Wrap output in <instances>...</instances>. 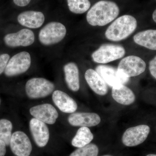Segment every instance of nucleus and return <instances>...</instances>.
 Listing matches in <instances>:
<instances>
[{"label": "nucleus", "instance_id": "nucleus-27", "mask_svg": "<svg viewBox=\"0 0 156 156\" xmlns=\"http://www.w3.org/2000/svg\"><path fill=\"white\" fill-rule=\"evenodd\" d=\"M31 0H13L16 5L19 7H25L30 3Z\"/></svg>", "mask_w": 156, "mask_h": 156}, {"label": "nucleus", "instance_id": "nucleus-4", "mask_svg": "<svg viewBox=\"0 0 156 156\" xmlns=\"http://www.w3.org/2000/svg\"><path fill=\"white\" fill-rule=\"evenodd\" d=\"M54 88L52 82L43 78H32L25 86L27 95L32 99L47 97L53 92Z\"/></svg>", "mask_w": 156, "mask_h": 156}, {"label": "nucleus", "instance_id": "nucleus-18", "mask_svg": "<svg viewBox=\"0 0 156 156\" xmlns=\"http://www.w3.org/2000/svg\"><path fill=\"white\" fill-rule=\"evenodd\" d=\"M65 79L68 87L72 91L77 92L80 89L79 69L74 62L68 63L63 68Z\"/></svg>", "mask_w": 156, "mask_h": 156}, {"label": "nucleus", "instance_id": "nucleus-22", "mask_svg": "<svg viewBox=\"0 0 156 156\" xmlns=\"http://www.w3.org/2000/svg\"><path fill=\"white\" fill-rule=\"evenodd\" d=\"M70 11L76 14H82L88 11L91 6L89 0H67Z\"/></svg>", "mask_w": 156, "mask_h": 156}, {"label": "nucleus", "instance_id": "nucleus-1", "mask_svg": "<svg viewBox=\"0 0 156 156\" xmlns=\"http://www.w3.org/2000/svg\"><path fill=\"white\" fill-rule=\"evenodd\" d=\"M119 12L115 3L105 0L99 1L88 11L87 21L92 26H104L114 20Z\"/></svg>", "mask_w": 156, "mask_h": 156}, {"label": "nucleus", "instance_id": "nucleus-10", "mask_svg": "<svg viewBox=\"0 0 156 156\" xmlns=\"http://www.w3.org/2000/svg\"><path fill=\"white\" fill-rule=\"evenodd\" d=\"M4 42L11 48L28 47L34 44L35 35L33 32L28 29H23L17 32L5 36Z\"/></svg>", "mask_w": 156, "mask_h": 156}, {"label": "nucleus", "instance_id": "nucleus-6", "mask_svg": "<svg viewBox=\"0 0 156 156\" xmlns=\"http://www.w3.org/2000/svg\"><path fill=\"white\" fill-rule=\"evenodd\" d=\"M31 63V56L28 52H20L9 59L5 70V74L11 77L23 73L30 68Z\"/></svg>", "mask_w": 156, "mask_h": 156}, {"label": "nucleus", "instance_id": "nucleus-2", "mask_svg": "<svg viewBox=\"0 0 156 156\" xmlns=\"http://www.w3.org/2000/svg\"><path fill=\"white\" fill-rule=\"evenodd\" d=\"M136 27L137 21L133 16L123 15L117 18L108 27L105 31V37L109 41H120L131 35Z\"/></svg>", "mask_w": 156, "mask_h": 156}, {"label": "nucleus", "instance_id": "nucleus-30", "mask_svg": "<svg viewBox=\"0 0 156 156\" xmlns=\"http://www.w3.org/2000/svg\"><path fill=\"white\" fill-rule=\"evenodd\" d=\"M146 156H156V154H149Z\"/></svg>", "mask_w": 156, "mask_h": 156}, {"label": "nucleus", "instance_id": "nucleus-5", "mask_svg": "<svg viewBox=\"0 0 156 156\" xmlns=\"http://www.w3.org/2000/svg\"><path fill=\"white\" fill-rule=\"evenodd\" d=\"M126 54L125 48L120 45L104 44L92 54L93 61L96 63H108L122 58Z\"/></svg>", "mask_w": 156, "mask_h": 156}, {"label": "nucleus", "instance_id": "nucleus-26", "mask_svg": "<svg viewBox=\"0 0 156 156\" xmlns=\"http://www.w3.org/2000/svg\"><path fill=\"white\" fill-rule=\"evenodd\" d=\"M149 68L151 75L156 79V56L150 62Z\"/></svg>", "mask_w": 156, "mask_h": 156}, {"label": "nucleus", "instance_id": "nucleus-3", "mask_svg": "<svg viewBox=\"0 0 156 156\" xmlns=\"http://www.w3.org/2000/svg\"><path fill=\"white\" fill-rule=\"evenodd\" d=\"M66 34V29L61 23L51 22L40 30L39 40L45 46H50L61 42Z\"/></svg>", "mask_w": 156, "mask_h": 156}, {"label": "nucleus", "instance_id": "nucleus-19", "mask_svg": "<svg viewBox=\"0 0 156 156\" xmlns=\"http://www.w3.org/2000/svg\"><path fill=\"white\" fill-rule=\"evenodd\" d=\"M136 44L151 50H156V30L139 32L134 36Z\"/></svg>", "mask_w": 156, "mask_h": 156}, {"label": "nucleus", "instance_id": "nucleus-17", "mask_svg": "<svg viewBox=\"0 0 156 156\" xmlns=\"http://www.w3.org/2000/svg\"><path fill=\"white\" fill-rule=\"evenodd\" d=\"M85 77L89 87L98 95H105L107 93L108 88L106 83L95 70H87Z\"/></svg>", "mask_w": 156, "mask_h": 156}, {"label": "nucleus", "instance_id": "nucleus-9", "mask_svg": "<svg viewBox=\"0 0 156 156\" xmlns=\"http://www.w3.org/2000/svg\"><path fill=\"white\" fill-rule=\"evenodd\" d=\"M146 64L142 58L136 56H129L120 61L118 69L130 78L139 76L145 71Z\"/></svg>", "mask_w": 156, "mask_h": 156}, {"label": "nucleus", "instance_id": "nucleus-24", "mask_svg": "<svg viewBox=\"0 0 156 156\" xmlns=\"http://www.w3.org/2000/svg\"><path fill=\"white\" fill-rule=\"evenodd\" d=\"M99 149L96 144H89L83 147L78 148L69 156H97Z\"/></svg>", "mask_w": 156, "mask_h": 156}, {"label": "nucleus", "instance_id": "nucleus-13", "mask_svg": "<svg viewBox=\"0 0 156 156\" xmlns=\"http://www.w3.org/2000/svg\"><path fill=\"white\" fill-rule=\"evenodd\" d=\"M30 128L34 140L38 146L43 147L47 145L50 138V132L45 123L33 118L30 122Z\"/></svg>", "mask_w": 156, "mask_h": 156}, {"label": "nucleus", "instance_id": "nucleus-31", "mask_svg": "<svg viewBox=\"0 0 156 156\" xmlns=\"http://www.w3.org/2000/svg\"><path fill=\"white\" fill-rule=\"evenodd\" d=\"M112 156L108 155H104V156Z\"/></svg>", "mask_w": 156, "mask_h": 156}, {"label": "nucleus", "instance_id": "nucleus-23", "mask_svg": "<svg viewBox=\"0 0 156 156\" xmlns=\"http://www.w3.org/2000/svg\"><path fill=\"white\" fill-rule=\"evenodd\" d=\"M12 130V124L10 121L5 119L0 120V140L6 146L10 145Z\"/></svg>", "mask_w": 156, "mask_h": 156}, {"label": "nucleus", "instance_id": "nucleus-14", "mask_svg": "<svg viewBox=\"0 0 156 156\" xmlns=\"http://www.w3.org/2000/svg\"><path fill=\"white\" fill-rule=\"evenodd\" d=\"M68 120L73 126L90 127L98 125L101 122V118L95 113L77 112L72 113Z\"/></svg>", "mask_w": 156, "mask_h": 156}, {"label": "nucleus", "instance_id": "nucleus-32", "mask_svg": "<svg viewBox=\"0 0 156 156\" xmlns=\"http://www.w3.org/2000/svg\"><path fill=\"white\" fill-rule=\"evenodd\" d=\"M0 104H1V99H0Z\"/></svg>", "mask_w": 156, "mask_h": 156}, {"label": "nucleus", "instance_id": "nucleus-15", "mask_svg": "<svg viewBox=\"0 0 156 156\" xmlns=\"http://www.w3.org/2000/svg\"><path fill=\"white\" fill-rule=\"evenodd\" d=\"M44 20V15L40 11H24L20 14L17 17V21L20 25L31 29L40 28Z\"/></svg>", "mask_w": 156, "mask_h": 156}, {"label": "nucleus", "instance_id": "nucleus-28", "mask_svg": "<svg viewBox=\"0 0 156 156\" xmlns=\"http://www.w3.org/2000/svg\"><path fill=\"white\" fill-rule=\"evenodd\" d=\"M6 144L0 140V156H5L6 152Z\"/></svg>", "mask_w": 156, "mask_h": 156}, {"label": "nucleus", "instance_id": "nucleus-11", "mask_svg": "<svg viewBox=\"0 0 156 156\" xmlns=\"http://www.w3.org/2000/svg\"><path fill=\"white\" fill-rule=\"evenodd\" d=\"M10 145L12 152L17 156H29L32 150L30 140L22 131H16L12 134Z\"/></svg>", "mask_w": 156, "mask_h": 156}, {"label": "nucleus", "instance_id": "nucleus-29", "mask_svg": "<svg viewBox=\"0 0 156 156\" xmlns=\"http://www.w3.org/2000/svg\"><path fill=\"white\" fill-rule=\"evenodd\" d=\"M153 19L154 21L156 23V9L154 11L153 14L152 15Z\"/></svg>", "mask_w": 156, "mask_h": 156}, {"label": "nucleus", "instance_id": "nucleus-7", "mask_svg": "<svg viewBox=\"0 0 156 156\" xmlns=\"http://www.w3.org/2000/svg\"><path fill=\"white\" fill-rule=\"evenodd\" d=\"M95 71L107 84L112 88H116L128 83L129 78L115 68L106 65H99Z\"/></svg>", "mask_w": 156, "mask_h": 156}, {"label": "nucleus", "instance_id": "nucleus-21", "mask_svg": "<svg viewBox=\"0 0 156 156\" xmlns=\"http://www.w3.org/2000/svg\"><path fill=\"white\" fill-rule=\"evenodd\" d=\"M93 138L94 135L88 127H81L72 140V145L77 148L83 147L89 144Z\"/></svg>", "mask_w": 156, "mask_h": 156}, {"label": "nucleus", "instance_id": "nucleus-12", "mask_svg": "<svg viewBox=\"0 0 156 156\" xmlns=\"http://www.w3.org/2000/svg\"><path fill=\"white\" fill-rule=\"evenodd\" d=\"M30 112L34 118L49 125L56 122L58 116L56 109L50 104L33 107L30 109Z\"/></svg>", "mask_w": 156, "mask_h": 156}, {"label": "nucleus", "instance_id": "nucleus-20", "mask_svg": "<svg viewBox=\"0 0 156 156\" xmlns=\"http://www.w3.org/2000/svg\"><path fill=\"white\" fill-rule=\"evenodd\" d=\"M112 96L117 102L125 105H130L135 99L134 92L125 85L112 88Z\"/></svg>", "mask_w": 156, "mask_h": 156}, {"label": "nucleus", "instance_id": "nucleus-8", "mask_svg": "<svg viewBox=\"0 0 156 156\" xmlns=\"http://www.w3.org/2000/svg\"><path fill=\"white\" fill-rule=\"evenodd\" d=\"M150 128L147 125H142L128 128L124 132L122 142L128 147L136 146L143 143L147 138Z\"/></svg>", "mask_w": 156, "mask_h": 156}, {"label": "nucleus", "instance_id": "nucleus-16", "mask_svg": "<svg viewBox=\"0 0 156 156\" xmlns=\"http://www.w3.org/2000/svg\"><path fill=\"white\" fill-rule=\"evenodd\" d=\"M52 98L56 106L63 112L73 113L77 109L75 101L65 92L56 90L53 93Z\"/></svg>", "mask_w": 156, "mask_h": 156}, {"label": "nucleus", "instance_id": "nucleus-25", "mask_svg": "<svg viewBox=\"0 0 156 156\" xmlns=\"http://www.w3.org/2000/svg\"><path fill=\"white\" fill-rule=\"evenodd\" d=\"M10 59V56L7 53L0 55V75L5 72L7 64Z\"/></svg>", "mask_w": 156, "mask_h": 156}]
</instances>
